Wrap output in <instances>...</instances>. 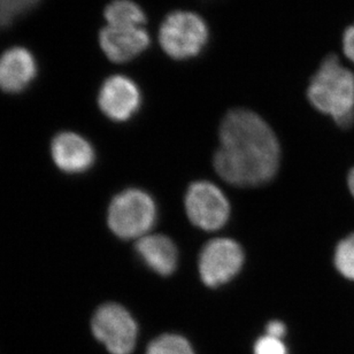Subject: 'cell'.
<instances>
[{"label":"cell","instance_id":"e0dca14e","mask_svg":"<svg viewBox=\"0 0 354 354\" xmlns=\"http://www.w3.org/2000/svg\"><path fill=\"white\" fill-rule=\"evenodd\" d=\"M253 354H289V351L282 339L265 335L254 343Z\"/></svg>","mask_w":354,"mask_h":354},{"label":"cell","instance_id":"ac0fdd59","mask_svg":"<svg viewBox=\"0 0 354 354\" xmlns=\"http://www.w3.org/2000/svg\"><path fill=\"white\" fill-rule=\"evenodd\" d=\"M342 50L345 57L354 64V24L345 29L342 36Z\"/></svg>","mask_w":354,"mask_h":354},{"label":"cell","instance_id":"9c48e42d","mask_svg":"<svg viewBox=\"0 0 354 354\" xmlns=\"http://www.w3.org/2000/svg\"><path fill=\"white\" fill-rule=\"evenodd\" d=\"M98 41L102 55L113 65H130L150 50L154 38L147 27H112L99 30Z\"/></svg>","mask_w":354,"mask_h":354},{"label":"cell","instance_id":"9a60e30c","mask_svg":"<svg viewBox=\"0 0 354 354\" xmlns=\"http://www.w3.org/2000/svg\"><path fill=\"white\" fill-rule=\"evenodd\" d=\"M41 0H0V26L7 27L41 3Z\"/></svg>","mask_w":354,"mask_h":354},{"label":"cell","instance_id":"5bb4252c","mask_svg":"<svg viewBox=\"0 0 354 354\" xmlns=\"http://www.w3.org/2000/svg\"><path fill=\"white\" fill-rule=\"evenodd\" d=\"M145 354H196L190 342L177 334H164L147 345Z\"/></svg>","mask_w":354,"mask_h":354},{"label":"cell","instance_id":"30bf717a","mask_svg":"<svg viewBox=\"0 0 354 354\" xmlns=\"http://www.w3.org/2000/svg\"><path fill=\"white\" fill-rule=\"evenodd\" d=\"M51 154L59 169L68 174L83 173L93 166L95 154L91 144L79 133H58L51 144Z\"/></svg>","mask_w":354,"mask_h":354},{"label":"cell","instance_id":"7c38bea8","mask_svg":"<svg viewBox=\"0 0 354 354\" xmlns=\"http://www.w3.org/2000/svg\"><path fill=\"white\" fill-rule=\"evenodd\" d=\"M136 252L144 263L159 275H171L176 269L177 248L167 236H144L137 241Z\"/></svg>","mask_w":354,"mask_h":354},{"label":"cell","instance_id":"2e32d148","mask_svg":"<svg viewBox=\"0 0 354 354\" xmlns=\"http://www.w3.org/2000/svg\"><path fill=\"white\" fill-rule=\"evenodd\" d=\"M335 266L342 275L354 281V234L338 244L335 251Z\"/></svg>","mask_w":354,"mask_h":354},{"label":"cell","instance_id":"d6986e66","mask_svg":"<svg viewBox=\"0 0 354 354\" xmlns=\"http://www.w3.org/2000/svg\"><path fill=\"white\" fill-rule=\"evenodd\" d=\"M286 334V324L282 321L274 320L270 321L267 327H266V335L272 336V337L279 338L282 339Z\"/></svg>","mask_w":354,"mask_h":354},{"label":"cell","instance_id":"ffe728a7","mask_svg":"<svg viewBox=\"0 0 354 354\" xmlns=\"http://www.w3.org/2000/svg\"><path fill=\"white\" fill-rule=\"evenodd\" d=\"M348 187H350V191H351L354 197V168L348 175Z\"/></svg>","mask_w":354,"mask_h":354},{"label":"cell","instance_id":"5b68a950","mask_svg":"<svg viewBox=\"0 0 354 354\" xmlns=\"http://www.w3.org/2000/svg\"><path fill=\"white\" fill-rule=\"evenodd\" d=\"M92 334L111 354H131L138 337V326L133 315L121 305L109 303L95 310Z\"/></svg>","mask_w":354,"mask_h":354},{"label":"cell","instance_id":"4fadbf2b","mask_svg":"<svg viewBox=\"0 0 354 354\" xmlns=\"http://www.w3.org/2000/svg\"><path fill=\"white\" fill-rule=\"evenodd\" d=\"M107 26L112 27H147L149 17L143 7L135 0H111L102 13Z\"/></svg>","mask_w":354,"mask_h":354},{"label":"cell","instance_id":"ba28073f","mask_svg":"<svg viewBox=\"0 0 354 354\" xmlns=\"http://www.w3.org/2000/svg\"><path fill=\"white\" fill-rule=\"evenodd\" d=\"M244 252L239 243L229 239H212L199 257L201 281L209 288H218L234 279L242 269Z\"/></svg>","mask_w":354,"mask_h":354},{"label":"cell","instance_id":"7a4b0ae2","mask_svg":"<svg viewBox=\"0 0 354 354\" xmlns=\"http://www.w3.org/2000/svg\"><path fill=\"white\" fill-rule=\"evenodd\" d=\"M306 99L338 127L348 128L353 123L354 74L342 64L337 53L328 55L317 67L307 86Z\"/></svg>","mask_w":354,"mask_h":354},{"label":"cell","instance_id":"277c9868","mask_svg":"<svg viewBox=\"0 0 354 354\" xmlns=\"http://www.w3.org/2000/svg\"><path fill=\"white\" fill-rule=\"evenodd\" d=\"M157 220V207L150 194L140 189H128L113 198L107 222L122 239H142Z\"/></svg>","mask_w":354,"mask_h":354},{"label":"cell","instance_id":"3957f363","mask_svg":"<svg viewBox=\"0 0 354 354\" xmlns=\"http://www.w3.org/2000/svg\"><path fill=\"white\" fill-rule=\"evenodd\" d=\"M211 31L201 14L189 10H173L161 21L154 41L174 62L196 59L207 48Z\"/></svg>","mask_w":354,"mask_h":354},{"label":"cell","instance_id":"52a82bcc","mask_svg":"<svg viewBox=\"0 0 354 354\" xmlns=\"http://www.w3.org/2000/svg\"><path fill=\"white\" fill-rule=\"evenodd\" d=\"M97 100L104 115L114 122H126L140 112L143 90L131 76L115 73L102 81Z\"/></svg>","mask_w":354,"mask_h":354},{"label":"cell","instance_id":"8992f818","mask_svg":"<svg viewBox=\"0 0 354 354\" xmlns=\"http://www.w3.org/2000/svg\"><path fill=\"white\" fill-rule=\"evenodd\" d=\"M187 218L198 228L213 232L227 223L230 205L225 194L216 185L199 180L191 184L185 196Z\"/></svg>","mask_w":354,"mask_h":354},{"label":"cell","instance_id":"6da1fadb","mask_svg":"<svg viewBox=\"0 0 354 354\" xmlns=\"http://www.w3.org/2000/svg\"><path fill=\"white\" fill-rule=\"evenodd\" d=\"M215 171L237 187H258L275 176L281 149L274 130L259 113L234 107L218 127Z\"/></svg>","mask_w":354,"mask_h":354},{"label":"cell","instance_id":"8fae6325","mask_svg":"<svg viewBox=\"0 0 354 354\" xmlns=\"http://www.w3.org/2000/svg\"><path fill=\"white\" fill-rule=\"evenodd\" d=\"M37 76V62L27 48L15 46L0 55V90L20 93L30 86Z\"/></svg>","mask_w":354,"mask_h":354}]
</instances>
